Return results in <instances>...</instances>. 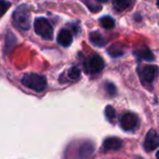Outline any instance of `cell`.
I'll return each instance as SVG.
<instances>
[{
  "instance_id": "cell-1",
  "label": "cell",
  "mask_w": 159,
  "mask_h": 159,
  "mask_svg": "<svg viewBox=\"0 0 159 159\" xmlns=\"http://www.w3.org/2000/svg\"><path fill=\"white\" fill-rule=\"evenodd\" d=\"M138 74L142 85L145 88L151 90L152 88V85L154 82V80L159 74V68L158 66L152 65L140 66L138 67Z\"/></svg>"
},
{
  "instance_id": "cell-2",
  "label": "cell",
  "mask_w": 159,
  "mask_h": 159,
  "mask_svg": "<svg viewBox=\"0 0 159 159\" xmlns=\"http://www.w3.org/2000/svg\"><path fill=\"white\" fill-rule=\"evenodd\" d=\"M22 84L34 91L42 92L47 87V80L44 76L36 73L25 74L22 78Z\"/></svg>"
},
{
  "instance_id": "cell-3",
  "label": "cell",
  "mask_w": 159,
  "mask_h": 159,
  "mask_svg": "<svg viewBox=\"0 0 159 159\" xmlns=\"http://www.w3.org/2000/svg\"><path fill=\"white\" fill-rule=\"evenodd\" d=\"M12 21L18 28L28 30L31 25V13L29 9L25 5L19 6L12 14Z\"/></svg>"
},
{
  "instance_id": "cell-4",
  "label": "cell",
  "mask_w": 159,
  "mask_h": 159,
  "mask_svg": "<svg viewBox=\"0 0 159 159\" xmlns=\"http://www.w3.org/2000/svg\"><path fill=\"white\" fill-rule=\"evenodd\" d=\"M34 29L37 35L44 39L51 40L53 38V28L46 18H37L34 23Z\"/></svg>"
},
{
  "instance_id": "cell-5",
  "label": "cell",
  "mask_w": 159,
  "mask_h": 159,
  "mask_svg": "<svg viewBox=\"0 0 159 159\" xmlns=\"http://www.w3.org/2000/svg\"><path fill=\"white\" fill-rule=\"evenodd\" d=\"M120 125H121V127L125 131L132 132L138 129L139 125V117L135 113L126 112L122 115L120 119Z\"/></svg>"
},
{
  "instance_id": "cell-6",
  "label": "cell",
  "mask_w": 159,
  "mask_h": 159,
  "mask_svg": "<svg viewBox=\"0 0 159 159\" xmlns=\"http://www.w3.org/2000/svg\"><path fill=\"white\" fill-rule=\"evenodd\" d=\"M143 147L146 152H152L159 147V135L154 129H150L145 136Z\"/></svg>"
},
{
  "instance_id": "cell-7",
  "label": "cell",
  "mask_w": 159,
  "mask_h": 159,
  "mask_svg": "<svg viewBox=\"0 0 159 159\" xmlns=\"http://www.w3.org/2000/svg\"><path fill=\"white\" fill-rule=\"evenodd\" d=\"M104 66H105L104 60L102 59L101 56H99L98 54L92 55L87 63V68H88L89 72L92 74H97V73L101 72L103 70Z\"/></svg>"
},
{
  "instance_id": "cell-8",
  "label": "cell",
  "mask_w": 159,
  "mask_h": 159,
  "mask_svg": "<svg viewBox=\"0 0 159 159\" xmlns=\"http://www.w3.org/2000/svg\"><path fill=\"white\" fill-rule=\"evenodd\" d=\"M95 152V145L91 141H84L79 148L80 159H89Z\"/></svg>"
},
{
  "instance_id": "cell-9",
  "label": "cell",
  "mask_w": 159,
  "mask_h": 159,
  "mask_svg": "<svg viewBox=\"0 0 159 159\" xmlns=\"http://www.w3.org/2000/svg\"><path fill=\"white\" fill-rule=\"evenodd\" d=\"M123 146V141L116 137L107 138L103 141V149L104 151H117L120 150Z\"/></svg>"
},
{
  "instance_id": "cell-10",
  "label": "cell",
  "mask_w": 159,
  "mask_h": 159,
  "mask_svg": "<svg viewBox=\"0 0 159 159\" xmlns=\"http://www.w3.org/2000/svg\"><path fill=\"white\" fill-rule=\"evenodd\" d=\"M72 40H73L72 34L68 29L63 28L59 31L57 36V41L61 46L68 47L72 43Z\"/></svg>"
},
{
  "instance_id": "cell-11",
  "label": "cell",
  "mask_w": 159,
  "mask_h": 159,
  "mask_svg": "<svg viewBox=\"0 0 159 159\" xmlns=\"http://www.w3.org/2000/svg\"><path fill=\"white\" fill-rule=\"evenodd\" d=\"M89 39L92 44L98 47H103L106 44V40L103 38V36L98 31H93L89 35Z\"/></svg>"
},
{
  "instance_id": "cell-12",
  "label": "cell",
  "mask_w": 159,
  "mask_h": 159,
  "mask_svg": "<svg viewBox=\"0 0 159 159\" xmlns=\"http://www.w3.org/2000/svg\"><path fill=\"white\" fill-rule=\"evenodd\" d=\"M133 0H111L114 9L118 11H124L131 7Z\"/></svg>"
},
{
  "instance_id": "cell-13",
  "label": "cell",
  "mask_w": 159,
  "mask_h": 159,
  "mask_svg": "<svg viewBox=\"0 0 159 159\" xmlns=\"http://www.w3.org/2000/svg\"><path fill=\"white\" fill-rule=\"evenodd\" d=\"M135 54L139 59H143V60H146V61H153V59H154V56L152 55V53L149 50V48L139 49V51L135 52Z\"/></svg>"
},
{
  "instance_id": "cell-14",
  "label": "cell",
  "mask_w": 159,
  "mask_h": 159,
  "mask_svg": "<svg viewBox=\"0 0 159 159\" xmlns=\"http://www.w3.org/2000/svg\"><path fill=\"white\" fill-rule=\"evenodd\" d=\"M83 2L92 12H98L102 9V6L99 4L100 2L98 0H83Z\"/></svg>"
},
{
  "instance_id": "cell-15",
  "label": "cell",
  "mask_w": 159,
  "mask_h": 159,
  "mask_svg": "<svg viewBox=\"0 0 159 159\" xmlns=\"http://www.w3.org/2000/svg\"><path fill=\"white\" fill-rule=\"evenodd\" d=\"M100 25L105 29H112L115 26V21L111 16H103L99 19Z\"/></svg>"
},
{
  "instance_id": "cell-16",
  "label": "cell",
  "mask_w": 159,
  "mask_h": 159,
  "mask_svg": "<svg viewBox=\"0 0 159 159\" xmlns=\"http://www.w3.org/2000/svg\"><path fill=\"white\" fill-rule=\"evenodd\" d=\"M108 52L112 57H118V56H121V55L124 54V51L122 50V46H119V45H116V44L111 46L108 49Z\"/></svg>"
},
{
  "instance_id": "cell-17",
  "label": "cell",
  "mask_w": 159,
  "mask_h": 159,
  "mask_svg": "<svg viewBox=\"0 0 159 159\" xmlns=\"http://www.w3.org/2000/svg\"><path fill=\"white\" fill-rule=\"evenodd\" d=\"M67 77L71 81H77L81 77V70L78 66H72L67 72Z\"/></svg>"
},
{
  "instance_id": "cell-18",
  "label": "cell",
  "mask_w": 159,
  "mask_h": 159,
  "mask_svg": "<svg viewBox=\"0 0 159 159\" xmlns=\"http://www.w3.org/2000/svg\"><path fill=\"white\" fill-rule=\"evenodd\" d=\"M105 115H106L107 119H108L110 122L113 123L114 120L116 119V111L114 110L113 107H111V106L109 105V106H107L106 109H105Z\"/></svg>"
},
{
  "instance_id": "cell-19",
  "label": "cell",
  "mask_w": 159,
  "mask_h": 159,
  "mask_svg": "<svg viewBox=\"0 0 159 159\" xmlns=\"http://www.w3.org/2000/svg\"><path fill=\"white\" fill-rule=\"evenodd\" d=\"M11 6V2L7 1V0H0V17L6 13V11L9 10Z\"/></svg>"
},
{
  "instance_id": "cell-20",
  "label": "cell",
  "mask_w": 159,
  "mask_h": 159,
  "mask_svg": "<svg viewBox=\"0 0 159 159\" xmlns=\"http://www.w3.org/2000/svg\"><path fill=\"white\" fill-rule=\"evenodd\" d=\"M105 89H106V91H107V93L111 96V97H113V96H115L116 95V87H115V85L113 84H111V83H107L106 84H105Z\"/></svg>"
},
{
  "instance_id": "cell-21",
  "label": "cell",
  "mask_w": 159,
  "mask_h": 159,
  "mask_svg": "<svg viewBox=\"0 0 159 159\" xmlns=\"http://www.w3.org/2000/svg\"><path fill=\"white\" fill-rule=\"evenodd\" d=\"M156 159H159V151L156 152Z\"/></svg>"
},
{
  "instance_id": "cell-22",
  "label": "cell",
  "mask_w": 159,
  "mask_h": 159,
  "mask_svg": "<svg viewBox=\"0 0 159 159\" xmlns=\"http://www.w3.org/2000/svg\"><path fill=\"white\" fill-rule=\"evenodd\" d=\"M156 5H157V7L159 8V0H156Z\"/></svg>"
},
{
  "instance_id": "cell-23",
  "label": "cell",
  "mask_w": 159,
  "mask_h": 159,
  "mask_svg": "<svg viewBox=\"0 0 159 159\" xmlns=\"http://www.w3.org/2000/svg\"><path fill=\"white\" fill-rule=\"evenodd\" d=\"M137 159H143V158H141V157H138Z\"/></svg>"
}]
</instances>
